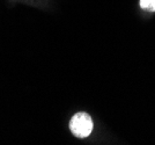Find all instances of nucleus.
Returning a JSON list of instances; mask_svg holds the SVG:
<instances>
[{
	"mask_svg": "<svg viewBox=\"0 0 155 145\" xmlns=\"http://www.w3.org/2000/svg\"><path fill=\"white\" fill-rule=\"evenodd\" d=\"M150 11H155V0H152V2H150V5L148 7Z\"/></svg>",
	"mask_w": 155,
	"mask_h": 145,
	"instance_id": "nucleus-3",
	"label": "nucleus"
},
{
	"mask_svg": "<svg viewBox=\"0 0 155 145\" xmlns=\"http://www.w3.org/2000/svg\"><path fill=\"white\" fill-rule=\"evenodd\" d=\"M150 2H152V0H140V6L142 8H148Z\"/></svg>",
	"mask_w": 155,
	"mask_h": 145,
	"instance_id": "nucleus-2",
	"label": "nucleus"
},
{
	"mask_svg": "<svg viewBox=\"0 0 155 145\" xmlns=\"http://www.w3.org/2000/svg\"><path fill=\"white\" fill-rule=\"evenodd\" d=\"M72 133L78 138H84L91 135L93 130V121L87 113H78L70 122Z\"/></svg>",
	"mask_w": 155,
	"mask_h": 145,
	"instance_id": "nucleus-1",
	"label": "nucleus"
}]
</instances>
